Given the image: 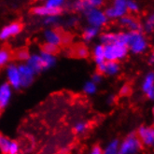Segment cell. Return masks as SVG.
Segmentation results:
<instances>
[{"label":"cell","instance_id":"cell-34","mask_svg":"<svg viewBox=\"0 0 154 154\" xmlns=\"http://www.w3.org/2000/svg\"><path fill=\"white\" fill-rule=\"evenodd\" d=\"M102 152H103V150H102V149L100 147L95 146V147L93 148V149L91 150V152L89 154H102Z\"/></svg>","mask_w":154,"mask_h":154},{"label":"cell","instance_id":"cell-9","mask_svg":"<svg viewBox=\"0 0 154 154\" xmlns=\"http://www.w3.org/2000/svg\"><path fill=\"white\" fill-rule=\"evenodd\" d=\"M120 23L127 28L129 31H134V32H143V25L142 23L137 19V18L132 17L130 15H126L119 20Z\"/></svg>","mask_w":154,"mask_h":154},{"label":"cell","instance_id":"cell-7","mask_svg":"<svg viewBox=\"0 0 154 154\" xmlns=\"http://www.w3.org/2000/svg\"><path fill=\"white\" fill-rule=\"evenodd\" d=\"M121 66L119 62L106 61L100 65H97V73L105 74L107 76H115L120 72Z\"/></svg>","mask_w":154,"mask_h":154},{"label":"cell","instance_id":"cell-28","mask_svg":"<svg viewBox=\"0 0 154 154\" xmlns=\"http://www.w3.org/2000/svg\"><path fill=\"white\" fill-rule=\"evenodd\" d=\"M87 128H88V124L86 122H77L76 125H75V127H74L76 133H79V134L85 132L87 130Z\"/></svg>","mask_w":154,"mask_h":154},{"label":"cell","instance_id":"cell-6","mask_svg":"<svg viewBox=\"0 0 154 154\" xmlns=\"http://www.w3.org/2000/svg\"><path fill=\"white\" fill-rule=\"evenodd\" d=\"M135 134L143 146L154 147V128L152 126L141 125L138 127Z\"/></svg>","mask_w":154,"mask_h":154},{"label":"cell","instance_id":"cell-20","mask_svg":"<svg viewBox=\"0 0 154 154\" xmlns=\"http://www.w3.org/2000/svg\"><path fill=\"white\" fill-rule=\"evenodd\" d=\"M118 39V33H105L101 35L100 40L102 42L103 46L108 44H112L116 42Z\"/></svg>","mask_w":154,"mask_h":154},{"label":"cell","instance_id":"cell-25","mask_svg":"<svg viewBox=\"0 0 154 154\" xmlns=\"http://www.w3.org/2000/svg\"><path fill=\"white\" fill-rule=\"evenodd\" d=\"M83 90L84 92L88 94H93L96 92L97 90V87H96V84L94 83L92 80L91 81H88V82L85 83L84 87H83Z\"/></svg>","mask_w":154,"mask_h":154},{"label":"cell","instance_id":"cell-11","mask_svg":"<svg viewBox=\"0 0 154 154\" xmlns=\"http://www.w3.org/2000/svg\"><path fill=\"white\" fill-rule=\"evenodd\" d=\"M20 72V76H21V85L22 87H27L29 86L35 77V72L27 66L26 64L20 65L18 66Z\"/></svg>","mask_w":154,"mask_h":154},{"label":"cell","instance_id":"cell-33","mask_svg":"<svg viewBox=\"0 0 154 154\" xmlns=\"http://www.w3.org/2000/svg\"><path fill=\"white\" fill-rule=\"evenodd\" d=\"M57 16H52V17H47L45 20V23L46 24H54L57 22Z\"/></svg>","mask_w":154,"mask_h":154},{"label":"cell","instance_id":"cell-32","mask_svg":"<svg viewBox=\"0 0 154 154\" xmlns=\"http://www.w3.org/2000/svg\"><path fill=\"white\" fill-rule=\"evenodd\" d=\"M101 80H102V75L101 74L97 73V72H96L95 74H94V76L92 78V81H93L94 83L97 84L99 82H101Z\"/></svg>","mask_w":154,"mask_h":154},{"label":"cell","instance_id":"cell-35","mask_svg":"<svg viewBox=\"0 0 154 154\" xmlns=\"http://www.w3.org/2000/svg\"><path fill=\"white\" fill-rule=\"evenodd\" d=\"M145 94H146V96H147V98L149 99V100L154 101V88L149 90V92H147Z\"/></svg>","mask_w":154,"mask_h":154},{"label":"cell","instance_id":"cell-19","mask_svg":"<svg viewBox=\"0 0 154 154\" xmlns=\"http://www.w3.org/2000/svg\"><path fill=\"white\" fill-rule=\"evenodd\" d=\"M120 149V142L117 139L112 140L103 150L102 154H118Z\"/></svg>","mask_w":154,"mask_h":154},{"label":"cell","instance_id":"cell-31","mask_svg":"<svg viewBox=\"0 0 154 154\" xmlns=\"http://www.w3.org/2000/svg\"><path fill=\"white\" fill-rule=\"evenodd\" d=\"M131 92H132L131 87L129 85H127V84H125V85H123L121 88V90H120V94L122 96H127V95H129L131 94Z\"/></svg>","mask_w":154,"mask_h":154},{"label":"cell","instance_id":"cell-23","mask_svg":"<svg viewBox=\"0 0 154 154\" xmlns=\"http://www.w3.org/2000/svg\"><path fill=\"white\" fill-rule=\"evenodd\" d=\"M64 3L65 2L62 1V0H48L45 3V6H47L50 8H53V10H62Z\"/></svg>","mask_w":154,"mask_h":154},{"label":"cell","instance_id":"cell-38","mask_svg":"<svg viewBox=\"0 0 154 154\" xmlns=\"http://www.w3.org/2000/svg\"><path fill=\"white\" fill-rule=\"evenodd\" d=\"M118 154H122V153H121V152H120V151H119V153H118Z\"/></svg>","mask_w":154,"mask_h":154},{"label":"cell","instance_id":"cell-1","mask_svg":"<svg viewBox=\"0 0 154 154\" xmlns=\"http://www.w3.org/2000/svg\"><path fill=\"white\" fill-rule=\"evenodd\" d=\"M124 42L134 54H142L149 48V42L143 32H124Z\"/></svg>","mask_w":154,"mask_h":154},{"label":"cell","instance_id":"cell-13","mask_svg":"<svg viewBox=\"0 0 154 154\" xmlns=\"http://www.w3.org/2000/svg\"><path fill=\"white\" fill-rule=\"evenodd\" d=\"M12 95L11 87L8 83L0 85V109L7 106Z\"/></svg>","mask_w":154,"mask_h":154},{"label":"cell","instance_id":"cell-3","mask_svg":"<svg viewBox=\"0 0 154 154\" xmlns=\"http://www.w3.org/2000/svg\"><path fill=\"white\" fill-rule=\"evenodd\" d=\"M143 145L135 133H131L120 144L119 151L122 154H137L142 149Z\"/></svg>","mask_w":154,"mask_h":154},{"label":"cell","instance_id":"cell-17","mask_svg":"<svg viewBox=\"0 0 154 154\" xmlns=\"http://www.w3.org/2000/svg\"><path fill=\"white\" fill-rule=\"evenodd\" d=\"M94 59L96 63V65H100L102 63L106 62L105 59V50L102 44L96 45L94 49Z\"/></svg>","mask_w":154,"mask_h":154},{"label":"cell","instance_id":"cell-2","mask_svg":"<svg viewBox=\"0 0 154 154\" xmlns=\"http://www.w3.org/2000/svg\"><path fill=\"white\" fill-rule=\"evenodd\" d=\"M105 59L108 62H119L128 55V47L117 39L116 42L104 46Z\"/></svg>","mask_w":154,"mask_h":154},{"label":"cell","instance_id":"cell-8","mask_svg":"<svg viewBox=\"0 0 154 154\" xmlns=\"http://www.w3.org/2000/svg\"><path fill=\"white\" fill-rule=\"evenodd\" d=\"M7 78L8 84L11 85V87H13L15 89L20 88L21 85V76L18 66L14 65H10L7 68Z\"/></svg>","mask_w":154,"mask_h":154},{"label":"cell","instance_id":"cell-29","mask_svg":"<svg viewBox=\"0 0 154 154\" xmlns=\"http://www.w3.org/2000/svg\"><path fill=\"white\" fill-rule=\"evenodd\" d=\"M127 10L128 11L137 13L139 11V5L135 1H127Z\"/></svg>","mask_w":154,"mask_h":154},{"label":"cell","instance_id":"cell-39","mask_svg":"<svg viewBox=\"0 0 154 154\" xmlns=\"http://www.w3.org/2000/svg\"><path fill=\"white\" fill-rule=\"evenodd\" d=\"M17 154H18V153H17Z\"/></svg>","mask_w":154,"mask_h":154},{"label":"cell","instance_id":"cell-10","mask_svg":"<svg viewBox=\"0 0 154 154\" xmlns=\"http://www.w3.org/2000/svg\"><path fill=\"white\" fill-rule=\"evenodd\" d=\"M23 29L22 24L19 23H13L11 24H8L0 31V39L6 40L8 38H11L12 37H15L19 34Z\"/></svg>","mask_w":154,"mask_h":154},{"label":"cell","instance_id":"cell-12","mask_svg":"<svg viewBox=\"0 0 154 154\" xmlns=\"http://www.w3.org/2000/svg\"><path fill=\"white\" fill-rule=\"evenodd\" d=\"M103 4L104 2L101 0H80L74 3V8L77 11L85 12L91 8H99Z\"/></svg>","mask_w":154,"mask_h":154},{"label":"cell","instance_id":"cell-37","mask_svg":"<svg viewBox=\"0 0 154 154\" xmlns=\"http://www.w3.org/2000/svg\"><path fill=\"white\" fill-rule=\"evenodd\" d=\"M152 115H153V117H154V106L152 107ZM153 128H154V126H153Z\"/></svg>","mask_w":154,"mask_h":154},{"label":"cell","instance_id":"cell-26","mask_svg":"<svg viewBox=\"0 0 154 154\" xmlns=\"http://www.w3.org/2000/svg\"><path fill=\"white\" fill-rule=\"evenodd\" d=\"M11 54L6 50H0V66L6 65L10 61Z\"/></svg>","mask_w":154,"mask_h":154},{"label":"cell","instance_id":"cell-24","mask_svg":"<svg viewBox=\"0 0 154 154\" xmlns=\"http://www.w3.org/2000/svg\"><path fill=\"white\" fill-rule=\"evenodd\" d=\"M42 49H43L42 52L51 54V55H54V54L57 53V51H58V47L57 46H54V45H51V44H49V43H44Z\"/></svg>","mask_w":154,"mask_h":154},{"label":"cell","instance_id":"cell-21","mask_svg":"<svg viewBox=\"0 0 154 154\" xmlns=\"http://www.w3.org/2000/svg\"><path fill=\"white\" fill-rule=\"evenodd\" d=\"M98 32H99L98 28H95V27H93V26H89V27H87V28L84 30L82 37H83L84 40L91 41V40H93L96 37V35H98Z\"/></svg>","mask_w":154,"mask_h":154},{"label":"cell","instance_id":"cell-14","mask_svg":"<svg viewBox=\"0 0 154 154\" xmlns=\"http://www.w3.org/2000/svg\"><path fill=\"white\" fill-rule=\"evenodd\" d=\"M45 39H46V43L54 45V46H59V45L63 42V35L56 30H47L45 32Z\"/></svg>","mask_w":154,"mask_h":154},{"label":"cell","instance_id":"cell-27","mask_svg":"<svg viewBox=\"0 0 154 154\" xmlns=\"http://www.w3.org/2000/svg\"><path fill=\"white\" fill-rule=\"evenodd\" d=\"M76 54H77V56H79V58H86L88 56V54H89V51H88L86 47L79 46L76 49Z\"/></svg>","mask_w":154,"mask_h":154},{"label":"cell","instance_id":"cell-30","mask_svg":"<svg viewBox=\"0 0 154 154\" xmlns=\"http://www.w3.org/2000/svg\"><path fill=\"white\" fill-rule=\"evenodd\" d=\"M29 57H30V55L26 50H20L17 52V58L20 59V60H26L27 61Z\"/></svg>","mask_w":154,"mask_h":154},{"label":"cell","instance_id":"cell-22","mask_svg":"<svg viewBox=\"0 0 154 154\" xmlns=\"http://www.w3.org/2000/svg\"><path fill=\"white\" fill-rule=\"evenodd\" d=\"M143 31L147 34H150L154 31V12L149 14L143 25Z\"/></svg>","mask_w":154,"mask_h":154},{"label":"cell","instance_id":"cell-16","mask_svg":"<svg viewBox=\"0 0 154 154\" xmlns=\"http://www.w3.org/2000/svg\"><path fill=\"white\" fill-rule=\"evenodd\" d=\"M141 88L144 94H146L149 90L154 88V72L153 71L149 72V73L145 76Z\"/></svg>","mask_w":154,"mask_h":154},{"label":"cell","instance_id":"cell-36","mask_svg":"<svg viewBox=\"0 0 154 154\" xmlns=\"http://www.w3.org/2000/svg\"><path fill=\"white\" fill-rule=\"evenodd\" d=\"M148 63L149 65H154V50L149 54V56L148 58Z\"/></svg>","mask_w":154,"mask_h":154},{"label":"cell","instance_id":"cell-15","mask_svg":"<svg viewBox=\"0 0 154 154\" xmlns=\"http://www.w3.org/2000/svg\"><path fill=\"white\" fill-rule=\"evenodd\" d=\"M62 12V10H53L47 6H38L33 8V13L37 14L38 16H45V17H52L58 16Z\"/></svg>","mask_w":154,"mask_h":154},{"label":"cell","instance_id":"cell-18","mask_svg":"<svg viewBox=\"0 0 154 154\" xmlns=\"http://www.w3.org/2000/svg\"><path fill=\"white\" fill-rule=\"evenodd\" d=\"M39 55H40V59L42 62V66H43L44 70L51 67L54 64H55V57H54V55H51V54L45 53V52H41Z\"/></svg>","mask_w":154,"mask_h":154},{"label":"cell","instance_id":"cell-4","mask_svg":"<svg viewBox=\"0 0 154 154\" xmlns=\"http://www.w3.org/2000/svg\"><path fill=\"white\" fill-rule=\"evenodd\" d=\"M128 13L127 1L125 0H116L112 6L108 7L105 11V14L107 19H121Z\"/></svg>","mask_w":154,"mask_h":154},{"label":"cell","instance_id":"cell-5","mask_svg":"<svg viewBox=\"0 0 154 154\" xmlns=\"http://www.w3.org/2000/svg\"><path fill=\"white\" fill-rule=\"evenodd\" d=\"M87 21L90 23V26L95 27V28H100L104 26L108 19L105 14V11H102L99 8H91V10L86 11L85 12Z\"/></svg>","mask_w":154,"mask_h":154}]
</instances>
